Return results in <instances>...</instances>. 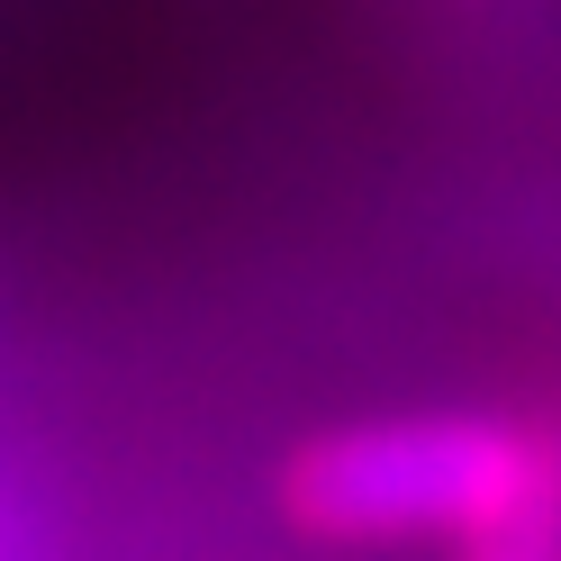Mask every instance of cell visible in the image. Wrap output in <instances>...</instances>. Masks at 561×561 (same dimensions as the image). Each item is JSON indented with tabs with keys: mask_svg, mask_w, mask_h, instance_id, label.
Masks as SVG:
<instances>
[{
	"mask_svg": "<svg viewBox=\"0 0 561 561\" xmlns=\"http://www.w3.org/2000/svg\"><path fill=\"white\" fill-rule=\"evenodd\" d=\"M462 561H561V525H525V535H499V543H480Z\"/></svg>",
	"mask_w": 561,
	"mask_h": 561,
	"instance_id": "obj_2",
	"label": "cell"
},
{
	"mask_svg": "<svg viewBox=\"0 0 561 561\" xmlns=\"http://www.w3.org/2000/svg\"><path fill=\"white\" fill-rule=\"evenodd\" d=\"M272 507L290 535L335 552L444 543L462 561L525 525H561V435L516 408L344 416L280 453Z\"/></svg>",
	"mask_w": 561,
	"mask_h": 561,
	"instance_id": "obj_1",
	"label": "cell"
}]
</instances>
